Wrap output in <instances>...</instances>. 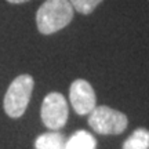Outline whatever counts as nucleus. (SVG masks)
<instances>
[{
  "label": "nucleus",
  "instance_id": "f03ea898",
  "mask_svg": "<svg viewBox=\"0 0 149 149\" xmlns=\"http://www.w3.org/2000/svg\"><path fill=\"white\" fill-rule=\"evenodd\" d=\"M33 77L31 74H19L8 86L4 95V112L13 119L21 117L28 108L33 91Z\"/></svg>",
  "mask_w": 149,
  "mask_h": 149
},
{
  "label": "nucleus",
  "instance_id": "6e6552de",
  "mask_svg": "<svg viewBox=\"0 0 149 149\" xmlns=\"http://www.w3.org/2000/svg\"><path fill=\"white\" fill-rule=\"evenodd\" d=\"M123 149H149V131L139 127L123 142Z\"/></svg>",
  "mask_w": 149,
  "mask_h": 149
},
{
  "label": "nucleus",
  "instance_id": "20e7f679",
  "mask_svg": "<svg viewBox=\"0 0 149 149\" xmlns=\"http://www.w3.org/2000/svg\"><path fill=\"white\" fill-rule=\"evenodd\" d=\"M42 122L51 131H58L68 122V102L59 93H50L42 104Z\"/></svg>",
  "mask_w": 149,
  "mask_h": 149
},
{
  "label": "nucleus",
  "instance_id": "9d476101",
  "mask_svg": "<svg viewBox=\"0 0 149 149\" xmlns=\"http://www.w3.org/2000/svg\"><path fill=\"white\" fill-rule=\"evenodd\" d=\"M7 1L11 3V4H21V3H26L29 0H7Z\"/></svg>",
  "mask_w": 149,
  "mask_h": 149
},
{
  "label": "nucleus",
  "instance_id": "423d86ee",
  "mask_svg": "<svg viewBox=\"0 0 149 149\" xmlns=\"http://www.w3.org/2000/svg\"><path fill=\"white\" fill-rule=\"evenodd\" d=\"M66 137L58 131H50L39 135L35 141L36 149H65Z\"/></svg>",
  "mask_w": 149,
  "mask_h": 149
},
{
  "label": "nucleus",
  "instance_id": "1a4fd4ad",
  "mask_svg": "<svg viewBox=\"0 0 149 149\" xmlns=\"http://www.w3.org/2000/svg\"><path fill=\"white\" fill-rule=\"evenodd\" d=\"M102 0H69L74 10L80 14H90L97 8V6L101 3Z\"/></svg>",
  "mask_w": 149,
  "mask_h": 149
},
{
  "label": "nucleus",
  "instance_id": "0eeeda50",
  "mask_svg": "<svg viewBox=\"0 0 149 149\" xmlns=\"http://www.w3.org/2000/svg\"><path fill=\"white\" fill-rule=\"evenodd\" d=\"M97 141L88 131L86 130H79L66 139L65 149H95Z\"/></svg>",
  "mask_w": 149,
  "mask_h": 149
},
{
  "label": "nucleus",
  "instance_id": "f257e3e1",
  "mask_svg": "<svg viewBox=\"0 0 149 149\" xmlns=\"http://www.w3.org/2000/svg\"><path fill=\"white\" fill-rule=\"evenodd\" d=\"M73 18L69 0H46L36 14V25L43 35H51L64 29Z\"/></svg>",
  "mask_w": 149,
  "mask_h": 149
},
{
  "label": "nucleus",
  "instance_id": "39448f33",
  "mask_svg": "<svg viewBox=\"0 0 149 149\" xmlns=\"http://www.w3.org/2000/svg\"><path fill=\"white\" fill-rule=\"evenodd\" d=\"M69 100L73 111L80 116L90 115L93 109L97 107L95 91L87 80L83 79L74 80L70 84Z\"/></svg>",
  "mask_w": 149,
  "mask_h": 149
},
{
  "label": "nucleus",
  "instance_id": "7ed1b4c3",
  "mask_svg": "<svg viewBox=\"0 0 149 149\" xmlns=\"http://www.w3.org/2000/svg\"><path fill=\"white\" fill-rule=\"evenodd\" d=\"M90 127L102 135L122 134L128 124L127 116L109 107H95L88 116Z\"/></svg>",
  "mask_w": 149,
  "mask_h": 149
}]
</instances>
